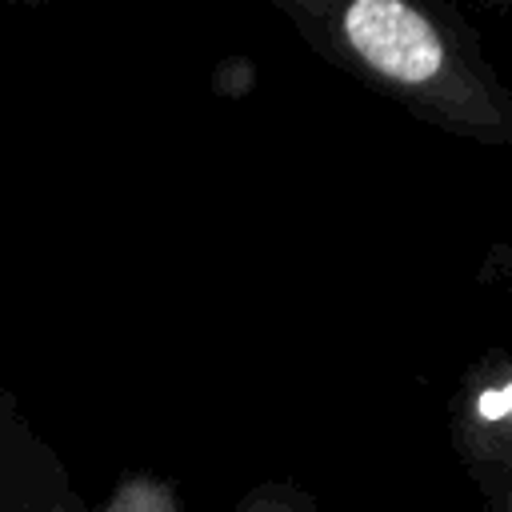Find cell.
<instances>
[{"label": "cell", "mask_w": 512, "mask_h": 512, "mask_svg": "<svg viewBox=\"0 0 512 512\" xmlns=\"http://www.w3.org/2000/svg\"><path fill=\"white\" fill-rule=\"evenodd\" d=\"M0 512H88L56 448L0 384Z\"/></svg>", "instance_id": "7a4b0ae2"}, {"label": "cell", "mask_w": 512, "mask_h": 512, "mask_svg": "<svg viewBox=\"0 0 512 512\" xmlns=\"http://www.w3.org/2000/svg\"><path fill=\"white\" fill-rule=\"evenodd\" d=\"M96 512H184V504L168 480L152 472H132L104 496Z\"/></svg>", "instance_id": "3957f363"}, {"label": "cell", "mask_w": 512, "mask_h": 512, "mask_svg": "<svg viewBox=\"0 0 512 512\" xmlns=\"http://www.w3.org/2000/svg\"><path fill=\"white\" fill-rule=\"evenodd\" d=\"M232 512H316V504H312V496L300 492L296 484H288V480H268V484L252 488Z\"/></svg>", "instance_id": "277c9868"}, {"label": "cell", "mask_w": 512, "mask_h": 512, "mask_svg": "<svg viewBox=\"0 0 512 512\" xmlns=\"http://www.w3.org/2000/svg\"><path fill=\"white\" fill-rule=\"evenodd\" d=\"M40 4H56V0H0V8H40Z\"/></svg>", "instance_id": "5b68a950"}, {"label": "cell", "mask_w": 512, "mask_h": 512, "mask_svg": "<svg viewBox=\"0 0 512 512\" xmlns=\"http://www.w3.org/2000/svg\"><path fill=\"white\" fill-rule=\"evenodd\" d=\"M484 4H500V8H512V0H484Z\"/></svg>", "instance_id": "8992f818"}, {"label": "cell", "mask_w": 512, "mask_h": 512, "mask_svg": "<svg viewBox=\"0 0 512 512\" xmlns=\"http://www.w3.org/2000/svg\"><path fill=\"white\" fill-rule=\"evenodd\" d=\"M336 72L420 124L512 148V88L448 0H268Z\"/></svg>", "instance_id": "6da1fadb"}]
</instances>
